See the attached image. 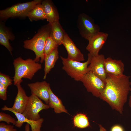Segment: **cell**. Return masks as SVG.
I'll return each mask as SVG.
<instances>
[{"label":"cell","instance_id":"9","mask_svg":"<svg viewBox=\"0 0 131 131\" xmlns=\"http://www.w3.org/2000/svg\"><path fill=\"white\" fill-rule=\"evenodd\" d=\"M91 55V60L88 67V71H91L102 80L106 81L107 74L105 69V59L103 54Z\"/></svg>","mask_w":131,"mask_h":131},{"label":"cell","instance_id":"4","mask_svg":"<svg viewBox=\"0 0 131 131\" xmlns=\"http://www.w3.org/2000/svg\"><path fill=\"white\" fill-rule=\"evenodd\" d=\"M88 60L82 62L65 58L60 56L63 65L62 69L71 77L76 81H80L82 77L88 72V65L90 63L91 55L88 54Z\"/></svg>","mask_w":131,"mask_h":131},{"label":"cell","instance_id":"12","mask_svg":"<svg viewBox=\"0 0 131 131\" xmlns=\"http://www.w3.org/2000/svg\"><path fill=\"white\" fill-rule=\"evenodd\" d=\"M28 86L30 88L31 94H33L48 104L49 99V90L50 85L44 81L29 83Z\"/></svg>","mask_w":131,"mask_h":131},{"label":"cell","instance_id":"25","mask_svg":"<svg viewBox=\"0 0 131 131\" xmlns=\"http://www.w3.org/2000/svg\"><path fill=\"white\" fill-rule=\"evenodd\" d=\"M12 80L8 75L0 72V83L6 87L8 88L12 84Z\"/></svg>","mask_w":131,"mask_h":131},{"label":"cell","instance_id":"8","mask_svg":"<svg viewBox=\"0 0 131 131\" xmlns=\"http://www.w3.org/2000/svg\"><path fill=\"white\" fill-rule=\"evenodd\" d=\"M49 107L48 105L44 104L37 96L31 94L29 97L28 103L22 114L28 119L37 120L41 118L40 112Z\"/></svg>","mask_w":131,"mask_h":131},{"label":"cell","instance_id":"17","mask_svg":"<svg viewBox=\"0 0 131 131\" xmlns=\"http://www.w3.org/2000/svg\"><path fill=\"white\" fill-rule=\"evenodd\" d=\"M15 36L1 21L0 22V44L5 47L12 55V48L9 40H14Z\"/></svg>","mask_w":131,"mask_h":131},{"label":"cell","instance_id":"27","mask_svg":"<svg viewBox=\"0 0 131 131\" xmlns=\"http://www.w3.org/2000/svg\"><path fill=\"white\" fill-rule=\"evenodd\" d=\"M7 88L0 83V98L5 101L7 99Z\"/></svg>","mask_w":131,"mask_h":131},{"label":"cell","instance_id":"22","mask_svg":"<svg viewBox=\"0 0 131 131\" xmlns=\"http://www.w3.org/2000/svg\"><path fill=\"white\" fill-rule=\"evenodd\" d=\"M73 121L74 126L78 128H84L90 126L87 117L83 114H77L74 117Z\"/></svg>","mask_w":131,"mask_h":131},{"label":"cell","instance_id":"26","mask_svg":"<svg viewBox=\"0 0 131 131\" xmlns=\"http://www.w3.org/2000/svg\"><path fill=\"white\" fill-rule=\"evenodd\" d=\"M0 131H17L14 128L13 125L6 124L1 122L0 123Z\"/></svg>","mask_w":131,"mask_h":131},{"label":"cell","instance_id":"13","mask_svg":"<svg viewBox=\"0 0 131 131\" xmlns=\"http://www.w3.org/2000/svg\"><path fill=\"white\" fill-rule=\"evenodd\" d=\"M62 44L64 45L67 51L68 58L80 62L84 60L83 54L67 34L65 36Z\"/></svg>","mask_w":131,"mask_h":131},{"label":"cell","instance_id":"1","mask_svg":"<svg viewBox=\"0 0 131 131\" xmlns=\"http://www.w3.org/2000/svg\"><path fill=\"white\" fill-rule=\"evenodd\" d=\"M130 77L124 74L117 76L107 74L106 85L99 98L121 114L130 90Z\"/></svg>","mask_w":131,"mask_h":131},{"label":"cell","instance_id":"11","mask_svg":"<svg viewBox=\"0 0 131 131\" xmlns=\"http://www.w3.org/2000/svg\"><path fill=\"white\" fill-rule=\"evenodd\" d=\"M1 110L3 111H8L13 113L17 119L15 126L18 128H20L23 123H26L29 124L31 128V131H41V129L42 126L44 119L41 118L39 120L35 121L28 119L22 113L17 112L11 108L8 107L5 105L2 108Z\"/></svg>","mask_w":131,"mask_h":131},{"label":"cell","instance_id":"16","mask_svg":"<svg viewBox=\"0 0 131 131\" xmlns=\"http://www.w3.org/2000/svg\"><path fill=\"white\" fill-rule=\"evenodd\" d=\"M41 3L43 6L46 17L49 23L59 21V14L56 7L50 0H42Z\"/></svg>","mask_w":131,"mask_h":131},{"label":"cell","instance_id":"29","mask_svg":"<svg viewBox=\"0 0 131 131\" xmlns=\"http://www.w3.org/2000/svg\"><path fill=\"white\" fill-rule=\"evenodd\" d=\"M130 85H131V80L130 82ZM130 91L131 92V94L130 96L129 100V106L131 109V89L130 90Z\"/></svg>","mask_w":131,"mask_h":131},{"label":"cell","instance_id":"20","mask_svg":"<svg viewBox=\"0 0 131 131\" xmlns=\"http://www.w3.org/2000/svg\"><path fill=\"white\" fill-rule=\"evenodd\" d=\"M58 58V48L55 49L52 52L45 57L44 79L46 78L47 74L49 73L51 70L54 67Z\"/></svg>","mask_w":131,"mask_h":131},{"label":"cell","instance_id":"23","mask_svg":"<svg viewBox=\"0 0 131 131\" xmlns=\"http://www.w3.org/2000/svg\"><path fill=\"white\" fill-rule=\"evenodd\" d=\"M58 45L49 36L46 40L44 48V53L45 57L55 49L58 48Z\"/></svg>","mask_w":131,"mask_h":131},{"label":"cell","instance_id":"30","mask_svg":"<svg viewBox=\"0 0 131 131\" xmlns=\"http://www.w3.org/2000/svg\"><path fill=\"white\" fill-rule=\"evenodd\" d=\"M25 131H30V125L27 123L25 125Z\"/></svg>","mask_w":131,"mask_h":131},{"label":"cell","instance_id":"14","mask_svg":"<svg viewBox=\"0 0 131 131\" xmlns=\"http://www.w3.org/2000/svg\"><path fill=\"white\" fill-rule=\"evenodd\" d=\"M18 83L16 85L17 89V93L14 103L11 108L15 111L22 114L24 111L28 103L29 97L20 84Z\"/></svg>","mask_w":131,"mask_h":131},{"label":"cell","instance_id":"24","mask_svg":"<svg viewBox=\"0 0 131 131\" xmlns=\"http://www.w3.org/2000/svg\"><path fill=\"white\" fill-rule=\"evenodd\" d=\"M17 121L9 114H6L2 112H0V122H5L7 124L11 123L15 125Z\"/></svg>","mask_w":131,"mask_h":131},{"label":"cell","instance_id":"18","mask_svg":"<svg viewBox=\"0 0 131 131\" xmlns=\"http://www.w3.org/2000/svg\"><path fill=\"white\" fill-rule=\"evenodd\" d=\"M50 24V31L49 36L59 45L61 44L65 36L67 34L59 21Z\"/></svg>","mask_w":131,"mask_h":131},{"label":"cell","instance_id":"31","mask_svg":"<svg viewBox=\"0 0 131 131\" xmlns=\"http://www.w3.org/2000/svg\"><path fill=\"white\" fill-rule=\"evenodd\" d=\"M98 125L100 128L99 131H107L101 125L99 124Z\"/></svg>","mask_w":131,"mask_h":131},{"label":"cell","instance_id":"2","mask_svg":"<svg viewBox=\"0 0 131 131\" xmlns=\"http://www.w3.org/2000/svg\"><path fill=\"white\" fill-rule=\"evenodd\" d=\"M50 31V24L49 23L40 28L32 39L23 42L24 48L34 52L36 57L34 60L36 62L40 60L42 63L44 61V48L46 40L49 36Z\"/></svg>","mask_w":131,"mask_h":131},{"label":"cell","instance_id":"6","mask_svg":"<svg viewBox=\"0 0 131 131\" xmlns=\"http://www.w3.org/2000/svg\"><path fill=\"white\" fill-rule=\"evenodd\" d=\"M77 25L81 36L88 40L100 31L99 25L94 23L91 17L84 13L78 15Z\"/></svg>","mask_w":131,"mask_h":131},{"label":"cell","instance_id":"21","mask_svg":"<svg viewBox=\"0 0 131 131\" xmlns=\"http://www.w3.org/2000/svg\"><path fill=\"white\" fill-rule=\"evenodd\" d=\"M27 17L31 21L46 19L44 8L41 2L38 4L34 7L28 13Z\"/></svg>","mask_w":131,"mask_h":131},{"label":"cell","instance_id":"19","mask_svg":"<svg viewBox=\"0 0 131 131\" xmlns=\"http://www.w3.org/2000/svg\"><path fill=\"white\" fill-rule=\"evenodd\" d=\"M49 92V99L48 105L50 107L53 108L55 112L57 113L63 112L68 113L67 111L63 105L61 100L54 93L50 86Z\"/></svg>","mask_w":131,"mask_h":131},{"label":"cell","instance_id":"5","mask_svg":"<svg viewBox=\"0 0 131 131\" xmlns=\"http://www.w3.org/2000/svg\"><path fill=\"white\" fill-rule=\"evenodd\" d=\"M42 0H34L24 3H19L0 11V21H5L10 18H24L27 17L28 13L37 4Z\"/></svg>","mask_w":131,"mask_h":131},{"label":"cell","instance_id":"10","mask_svg":"<svg viewBox=\"0 0 131 131\" xmlns=\"http://www.w3.org/2000/svg\"><path fill=\"white\" fill-rule=\"evenodd\" d=\"M108 36V33L99 32L88 40L86 49L92 55L99 54L100 50L105 44Z\"/></svg>","mask_w":131,"mask_h":131},{"label":"cell","instance_id":"7","mask_svg":"<svg viewBox=\"0 0 131 131\" xmlns=\"http://www.w3.org/2000/svg\"><path fill=\"white\" fill-rule=\"evenodd\" d=\"M80 81L82 83L87 91L96 97L100 98L106 85V81L91 71L84 74Z\"/></svg>","mask_w":131,"mask_h":131},{"label":"cell","instance_id":"15","mask_svg":"<svg viewBox=\"0 0 131 131\" xmlns=\"http://www.w3.org/2000/svg\"><path fill=\"white\" fill-rule=\"evenodd\" d=\"M105 69L106 74L119 76L123 75L124 65L121 60L112 59L110 57L105 59Z\"/></svg>","mask_w":131,"mask_h":131},{"label":"cell","instance_id":"3","mask_svg":"<svg viewBox=\"0 0 131 131\" xmlns=\"http://www.w3.org/2000/svg\"><path fill=\"white\" fill-rule=\"evenodd\" d=\"M13 64L15 70L13 80L15 85L22 82V78L31 80L35 74L42 68L41 64L30 58L25 60L18 57L14 60Z\"/></svg>","mask_w":131,"mask_h":131},{"label":"cell","instance_id":"28","mask_svg":"<svg viewBox=\"0 0 131 131\" xmlns=\"http://www.w3.org/2000/svg\"><path fill=\"white\" fill-rule=\"evenodd\" d=\"M111 131H124L123 128L119 125H115L111 128Z\"/></svg>","mask_w":131,"mask_h":131}]
</instances>
